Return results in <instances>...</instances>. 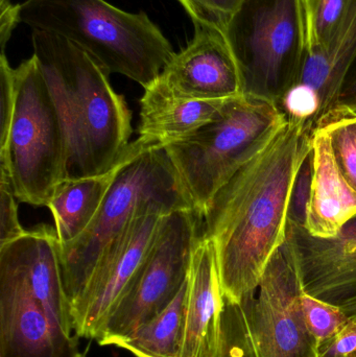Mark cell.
Returning a JSON list of instances; mask_svg holds the SVG:
<instances>
[{
  "mask_svg": "<svg viewBox=\"0 0 356 357\" xmlns=\"http://www.w3.org/2000/svg\"><path fill=\"white\" fill-rule=\"evenodd\" d=\"M311 182H313V160L311 152L299 169L288 203V222L296 226H307V207L311 199Z\"/></svg>",
  "mask_w": 356,
  "mask_h": 357,
  "instance_id": "obj_25",
  "label": "cell"
},
{
  "mask_svg": "<svg viewBox=\"0 0 356 357\" xmlns=\"http://www.w3.org/2000/svg\"><path fill=\"white\" fill-rule=\"evenodd\" d=\"M123 159L125 154L112 169L102 175L65 178L56 186L46 207L54 216L59 245L73 243L89 228L114 182Z\"/></svg>",
  "mask_w": 356,
  "mask_h": 357,
  "instance_id": "obj_19",
  "label": "cell"
},
{
  "mask_svg": "<svg viewBox=\"0 0 356 357\" xmlns=\"http://www.w3.org/2000/svg\"><path fill=\"white\" fill-rule=\"evenodd\" d=\"M242 96L278 107L307 56L301 0H245L226 26Z\"/></svg>",
  "mask_w": 356,
  "mask_h": 357,
  "instance_id": "obj_8",
  "label": "cell"
},
{
  "mask_svg": "<svg viewBox=\"0 0 356 357\" xmlns=\"http://www.w3.org/2000/svg\"><path fill=\"white\" fill-rule=\"evenodd\" d=\"M0 357H86L33 295L22 270L0 249Z\"/></svg>",
  "mask_w": 356,
  "mask_h": 357,
  "instance_id": "obj_11",
  "label": "cell"
},
{
  "mask_svg": "<svg viewBox=\"0 0 356 357\" xmlns=\"http://www.w3.org/2000/svg\"><path fill=\"white\" fill-rule=\"evenodd\" d=\"M302 291L296 253L286 239L254 293L240 303L225 300L217 357H320L303 320Z\"/></svg>",
  "mask_w": 356,
  "mask_h": 357,
  "instance_id": "obj_5",
  "label": "cell"
},
{
  "mask_svg": "<svg viewBox=\"0 0 356 357\" xmlns=\"http://www.w3.org/2000/svg\"><path fill=\"white\" fill-rule=\"evenodd\" d=\"M19 222L18 205L10 181L0 174V247L26 234Z\"/></svg>",
  "mask_w": 356,
  "mask_h": 357,
  "instance_id": "obj_26",
  "label": "cell"
},
{
  "mask_svg": "<svg viewBox=\"0 0 356 357\" xmlns=\"http://www.w3.org/2000/svg\"><path fill=\"white\" fill-rule=\"evenodd\" d=\"M224 298L217 251L201 236L192 255L180 357H217L222 337Z\"/></svg>",
  "mask_w": 356,
  "mask_h": 357,
  "instance_id": "obj_14",
  "label": "cell"
},
{
  "mask_svg": "<svg viewBox=\"0 0 356 357\" xmlns=\"http://www.w3.org/2000/svg\"><path fill=\"white\" fill-rule=\"evenodd\" d=\"M355 56L356 0H349L344 18L332 43L322 54H307L297 84L309 88L317 96L320 121L336 108L345 75Z\"/></svg>",
  "mask_w": 356,
  "mask_h": 357,
  "instance_id": "obj_18",
  "label": "cell"
},
{
  "mask_svg": "<svg viewBox=\"0 0 356 357\" xmlns=\"http://www.w3.org/2000/svg\"><path fill=\"white\" fill-rule=\"evenodd\" d=\"M16 98L6 142L0 146V174L17 199L47 206L67 177L66 142L60 117L37 58L15 68Z\"/></svg>",
  "mask_w": 356,
  "mask_h": 357,
  "instance_id": "obj_7",
  "label": "cell"
},
{
  "mask_svg": "<svg viewBox=\"0 0 356 357\" xmlns=\"http://www.w3.org/2000/svg\"><path fill=\"white\" fill-rule=\"evenodd\" d=\"M21 21L68 40L109 75H125L144 89L175 54L146 12H125L106 0H25Z\"/></svg>",
  "mask_w": 356,
  "mask_h": 357,
  "instance_id": "obj_3",
  "label": "cell"
},
{
  "mask_svg": "<svg viewBox=\"0 0 356 357\" xmlns=\"http://www.w3.org/2000/svg\"><path fill=\"white\" fill-rule=\"evenodd\" d=\"M152 207L167 213L194 209L165 149L138 137L127 146L123 165L89 228L73 243L59 245L71 310L107 248L138 214Z\"/></svg>",
  "mask_w": 356,
  "mask_h": 357,
  "instance_id": "obj_4",
  "label": "cell"
},
{
  "mask_svg": "<svg viewBox=\"0 0 356 357\" xmlns=\"http://www.w3.org/2000/svg\"><path fill=\"white\" fill-rule=\"evenodd\" d=\"M300 305L305 326L320 347L336 337L350 321L340 307L314 297L304 289L301 291Z\"/></svg>",
  "mask_w": 356,
  "mask_h": 357,
  "instance_id": "obj_23",
  "label": "cell"
},
{
  "mask_svg": "<svg viewBox=\"0 0 356 357\" xmlns=\"http://www.w3.org/2000/svg\"><path fill=\"white\" fill-rule=\"evenodd\" d=\"M318 127L327 131L339 167L356 190V114L336 108Z\"/></svg>",
  "mask_w": 356,
  "mask_h": 357,
  "instance_id": "obj_22",
  "label": "cell"
},
{
  "mask_svg": "<svg viewBox=\"0 0 356 357\" xmlns=\"http://www.w3.org/2000/svg\"><path fill=\"white\" fill-rule=\"evenodd\" d=\"M336 108L344 109L356 114V56L345 75Z\"/></svg>",
  "mask_w": 356,
  "mask_h": 357,
  "instance_id": "obj_30",
  "label": "cell"
},
{
  "mask_svg": "<svg viewBox=\"0 0 356 357\" xmlns=\"http://www.w3.org/2000/svg\"><path fill=\"white\" fill-rule=\"evenodd\" d=\"M230 100L178 98L155 81L144 89L140 100L139 138L164 148L212 123L221 116Z\"/></svg>",
  "mask_w": 356,
  "mask_h": 357,
  "instance_id": "obj_17",
  "label": "cell"
},
{
  "mask_svg": "<svg viewBox=\"0 0 356 357\" xmlns=\"http://www.w3.org/2000/svg\"><path fill=\"white\" fill-rule=\"evenodd\" d=\"M311 160L313 182L305 229L316 238H332L356 215V190L341 172L324 128L314 132Z\"/></svg>",
  "mask_w": 356,
  "mask_h": 357,
  "instance_id": "obj_15",
  "label": "cell"
},
{
  "mask_svg": "<svg viewBox=\"0 0 356 357\" xmlns=\"http://www.w3.org/2000/svg\"><path fill=\"white\" fill-rule=\"evenodd\" d=\"M194 24L192 41L175 52L156 81L173 96L188 100L242 96L240 71L225 33L208 25Z\"/></svg>",
  "mask_w": 356,
  "mask_h": 357,
  "instance_id": "obj_12",
  "label": "cell"
},
{
  "mask_svg": "<svg viewBox=\"0 0 356 357\" xmlns=\"http://www.w3.org/2000/svg\"><path fill=\"white\" fill-rule=\"evenodd\" d=\"M303 289L356 321V215L332 238H316L288 222Z\"/></svg>",
  "mask_w": 356,
  "mask_h": 357,
  "instance_id": "obj_13",
  "label": "cell"
},
{
  "mask_svg": "<svg viewBox=\"0 0 356 357\" xmlns=\"http://www.w3.org/2000/svg\"><path fill=\"white\" fill-rule=\"evenodd\" d=\"M0 249H6L13 256L33 295L63 331L68 335H75L70 302L63 281L56 229L39 225L27 230L24 236Z\"/></svg>",
  "mask_w": 356,
  "mask_h": 357,
  "instance_id": "obj_16",
  "label": "cell"
},
{
  "mask_svg": "<svg viewBox=\"0 0 356 357\" xmlns=\"http://www.w3.org/2000/svg\"><path fill=\"white\" fill-rule=\"evenodd\" d=\"M349 0H301L307 54H322L334 40Z\"/></svg>",
  "mask_w": 356,
  "mask_h": 357,
  "instance_id": "obj_21",
  "label": "cell"
},
{
  "mask_svg": "<svg viewBox=\"0 0 356 357\" xmlns=\"http://www.w3.org/2000/svg\"><path fill=\"white\" fill-rule=\"evenodd\" d=\"M167 214L161 208L144 210L107 248L83 295L71 310L77 337L98 341L137 276Z\"/></svg>",
  "mask_w": 356,
  "mask_h": 357,
  "instance_id": "obj_10",
  "label": "cell"
},
{
  "mask_svg": "<svg viewBox=\"0 0 356 357\" xmlns=\"http://www.w3.org/2000/svg\"><path fill=\"white\" fill-rule=\"evenodd\" d=\"M202 220L194 209L178 210L163 218L137 276L96 341L98 345L112 346L127 337L175 299L189 276Z\"/></svg>",
  "mask_w": 356,
  "mask_h": 357,
  "instance_id": "obj_9",
  "label": "cell"
},
{
  "mask_svg": "<svg viewBox=\"0 0 356 357\" xmlns=\"http://www.w3.org/2000/svg\"><path fill=\"white\" fill-rule=\"evenodd\" d=\"M345 357H356V352H355V354H350V356H345Z\"/></svg>",
  "mask_w": 356,
  "mask_h": 357,
  "instance_id": "obj_31",
  "label": "cell"
},
{
  "mask_svg": "<svg viewBox=\"0 0 356 357\" xmlns=\"http://www.w3.org/2000/svg\"><path fill=\"white\" fill-rule=\"evenodd\" d=\"M320 357H345L356 352V321L348 324L320 347Z\"/></svg>",
  "mask_w": 356,
  "mask_h": 357,
  "instance_id": "obj_28",
  "label": "cell"
},
{
  "mask_svg": "<svg viewBox=\"0 0 356 357\" xmlns=\"http://www.w3.org/2000/svg\"><path fill=\"white\" fill-rule=\"evenodd\" d=\"M194 23L225 31L245 0H179Z\"/></svg>",
  "mask_w": 356,
  "mask_h": 357,
  "instance_id": "obj_24",
  "label": "cell"
},
{
  "mask_svg": "<svg viewBox=\"0 0 356 357\" xmlns=\"http://www.w3.org/2000/svg\"><path fill=\"white\" fill-rule=\"evenodd\" d=\"M286 121L275 105L240 96L230 100L212 123L164 146L201 216L217 191L273 139Z\"/></svg>",
  "mask_w": 356,
  "mask_h": 357,
  "instance_id": "obj_6",
  "label": "cell"
},
{
  "mask_svg": "<svg viewBox=\"0 0 356 357\" xmlns=\"http://www.w3.org/2000/svg\"><path fill=\"white\" fill-rule=\"evenodd\" d=\"M187 295L188 278L162 312L112 346L135 357L181 356Z\"/></svg>",
  "mask_w": 356,
  "mask_h": 357,
  "instance_id": "obj_20",
  "label": "cell"
},
{
  "mask_svg": "<svg viewBox=\"0 0 356 357\" xmlns=\"http://www.w3.org/2000/svg\"><path fill=\"white\" fill-rule=\"evenodd\" d=\"M31 44L62 123L66 178L110 171L132 135L131 111L113 89L110 75L64 38L31 29Z\"/></svg>",
  "mask_w": 356,
  "mask_h": 357,
  "instance_id": "obj_2",
  "label": "cell"
},
{
  "mask_svg": "<svg viewBox=\"0 0 356 357\" xmlns=\"http://www.w3.org/2000/svg\"><path fill=\"white\" fill-rule=\"evenodd\" d=\"M16 98L15 68L10 66L6 52L0 54V146L6 142L14 115Z\"/></svg>",
  "mask_w": 356,
  "mask_h": 357,
  "instance_id": "obj_27",
  "label": "cell"
},
{
  "mask_svg": "<svg viewBox=\"0 0 356 357\" xmlns=\"http://www.w3.org/2000/svg\"><path fill=\"white\" fill-rule=\"evenodd\" d=\"M21 21V4H14L10 0H0V47L6 52V45Z\"/></svg>",
  "mask_w": 356,
  "mask_h": 357,
  "instance_id": "obj_29",
  "label": "cell"
},
{
  "mask_svg": "<svg viewBox=\"0 0 356 357\" xmlns=\"http://www.w3.org/2000/svg\"><path fill=\"white\" fill-rule=\"evenodd\" d=\"M314 132L307 123L286 121L205 209L202 234L215 243L226 301L240 303L254 293L288 239L291 192Z\"/></svg>",
  "mask_w": 356,
  "mask_h": 357,
  "instance_id": "obj_1",
  "label": "cell"
}]
</instances>
